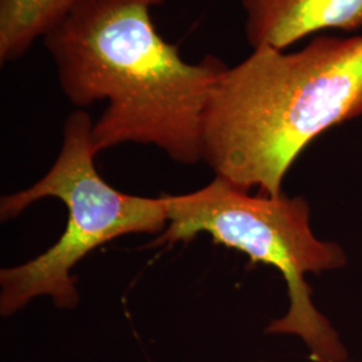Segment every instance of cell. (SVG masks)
Returning a JSON list of instances; mask_svg holds the SVG:
<instances>
[{
  "label": "cell",
  "instance_id": "5b68a950",
  "mask_svg": "<svg viewBox=\"0 0 362 362\" xmlns=\"http://www.w3.org/2000/svg\"><path fill=\"white\" fill-rule=\"evenodd\" d=\"M252 49L286 50L326 30H362V0H242Z\"/></svg>",
  "mask_w": 362,
  "mask_h": 362
},
{
  "label": "cell",
  "instance_id": "7a4b0ae2",
  "mask_svg": "<svg viewBox=\"0 0 362 362\" xmlns=\"http://www.w3.org/2000/svg\"><path fill=\"white\" fill-rule=\"evenodd\" d=\"M361 115L362 35H321L293 52L252 49L214 86L203 160L245 191L279 196L311 141Z\"/></svg>",
  "mask_w": 362,
  "mask_h": 362
},
{
  "label": "cell",
  "instance_id": "277c9868",
  "mask_svg": "<svg viewBox=\"0 0 362 362\" xmlns=\"http://www.w3.org/2000/svg\"><path fill=\"white\" fill-rule=\"evenodd\" d=\"M93 122L76 110L65 124L64 144L50 170L25 191L3 196L1 220L13 219L43 197H57L67 208L62 236L47 251L26 263L0 272V313L8 317L34 298H52L55 306L79 303L71 270L91 251L128 233H156L168 226L165 197L119 192L95 168Z\"/></svg>",
  "mask_w": 362,
  "mask_h": 362
},
{
  "label": "cell",
  "instance_id": "6da1fadb",
  "mask_svg": "<svg viewBox=\"0 0 362 362\" xmlns=\"http://www.w3.org/2000/svg\"><path fill=\"white\" fill-rule=\"evenodd\" d=\"M164 1L81 0L43 42L71 104L107 101L93 125L97 153L155 145L191 165L204 158L208 101L228 65L212 54L185 62L153 23L151 10Z\"/></svg>",
  "mask_w": 362,
  "mask_h": 362
},
{
  "label": "cell",
  "instance_id": "8992f818",
  "mask_svg": "<svg viewBox=\"0 0 362 362\" xmlns=\"http://www.w3.org/2000/svg\"><path fill=\"white\" fill-rule=\"evenodd\" d=\"M81 0H0V62L23 57Z\"/></svg>",
  "mask_w": 362,
  "mask_h": 362
},
{
  "label": "cell",
  "instance_id": "3957f363",
  "mask_svg": "<svg viewBox=\"0 0 362 362\" xmlns=\"http://www.w3.org/2000/svg\"><path fill=\"white\" fill-rule=\"evenodd\" d=\"M164 197L168 226L155 246L208 233L215 243L245 252L254 263L272 266L285 278L290 308L266 332L300 337L317 361L346 358L336 330L314 308L305 278L341 269L346 255L337 243L313 233L310 208L303 197L252 196L219 176L191 194Z\"/></svg>",
  "mask_w": 362,
  "mask_h": 362
}]
</instances>
